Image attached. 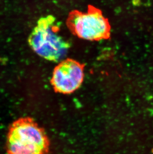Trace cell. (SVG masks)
I'll return each mask as SVG.
<instances>
[{"mask_svg": "<svg viewBox=\"0 0 153 154\" xmlns=\"http://www.w3.org/2000/svg\"><path fill=\"white\" fill-rule=\"evenodd\" d=\"M33 51L49 61L64 60L70 48L69 42L60 32V24L53 16L41 18L29 38Z\"/></svg>", "mask_w": 153, "mask_h": 154, "instance_id": "7a4b0ae2", "label": "cell"}, {"mask_svg": "<svg viewBox=\"0 0 153 154\" xmlns=\"http://www.w3.org/2000/svg\"><path fill=\"white\" fill-rule=\"evenodd\" d=\"M68 26L79 38L88 41H99L110 36V23L100 11L89 8L87 12H73L68 19Z\"/></svg>", "mask_w": 153, "mask_h": 154, "instance_id": "3957f363", "label": "cell"}, {"mask_svg": "<svg viewBox=\"0 0 153 154\" xmlns=\"http://www.w3.org/2000/svg\"><path fill=\"white\" fill-rule=\"evenodd\" d=\"M84 78V66L75 60L66 59L54 69L51 83L55 91L67 94L77 90Z\"/></svg>", "mask_w": 153, "mask_h": 154, "instance_id": "277c9868", "label": "cell"}, {"mask_svg": "<svg viewBox=\"0 0 153 154\" xmlns=\"http://www.w3.org/2000/svg\"><path fill=\"white\" fill-rule=\"evenodd\" d=\"M50 142L43 128L26 117L10 125L6 141L7 154H48Z\"/></svg>", "mask_w": 153, "mask_h": 154, "instance_id": "6da1fadb", "label": "cell"}]
</instances>
